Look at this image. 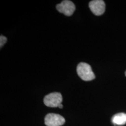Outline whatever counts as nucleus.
Instances as JSON below:
<instances>
[{"label":"nucleus","instance_id":"obj_8","mask_svg":"<svg viewBox=\"0 0 126 126\" xmlns=\"http://www.w3.org/2000/svg\"><path fill=\"white\" fill-rule=\"evenodd\" d=\"M59 108L60 109H62V108H63V105H62V104H60V105H59Z\"/></svg>","mask_w":126,"mask_h":126},{"label":"nucleus","instance_id":"obj_5","mask_svg":"<svg viewBox=\"0 0 126 126\" xmlns=\"http://www.w3.org/2000/svg\"><path fill=\"white\" fill-rule=\"evenodd\" d=\"M89 7L92 13L95 15H101L105 11V3L102 0L91 1Z\"/></svg>","mask_w":126,"mask_h":126},{"label":"nucleus","instance_id":"obj_3","mask_svg":"<svg viewBox=\"0 0 126 126\" xmlns=\"http://www.w3.org/2000/svg\"><path fill=\"white\" fill-rule=\"evenodd\" d=\"M65 122V119L63 116L55 113L47 114L45 118V123L47 126H61Z\"/></svg>","mask_w":126,"mask_h":126},{"label":"nucleus","instance_id":"obj_9","mask_svg":"<svg viewBox=\"0 0 126 126\" xmlns=\"http://www.w3.org/2000/svg\"><path fill=\"white\" fill-rule=\"evenodd\" d=\"M125 75H126V72H125Z\"/></svg>","mask_w":126,"mask_h":126},{"label":"nucleus","instance_id":"obj_1","mask_svg":"<svg viewBox=\"0 0 126 126\" xmlns=\"http://www.w3.org/2000/svg\"><path fill=\"white\" fill-rule=\"evenodd\" d=\"M78 76L85 81H92L95 78V75L93 72L91 65L85 63H81L77 68Z\"/></svg>","mask_w":126,"mask_h":126},{"label":"nucleus","instance_id":"obj_4","mask_svg":"<svg viewBox=\"0 0 126 126\" xmlns=\"http://www.w3.org/2000/svg\"><path fill=\"white\" fill-rule=\"evenodd\" d=\"M56 8L59 12L64 14L68 16H70L74 12L75 6L72 1L65 0L62 1L60 4L57 5Z\"/></svg>","mask_w":126,"mask_h":126},{"label":"nucleus","instance_id":"obj_7","mask_svg":"<svg viewBox=\"0 0 126 126\" xmlns=\"http://www.w3.org/2000/svg\"><path fill=\"white\" fill-rule=\"evenodd\" d=\"M7 37H5V36L2 35L0 36V46H1V47H2L4 45V44L7 42Z\"/></svg>","mask_w":126,"mask_h":126},{"label":"nucleus","instance_id":"obj_6","mask_svg":"<svg viewBox=\"0 0 126 126\" xmlns=\"http://www.w3.org/2000/svg\"><path fill=\"white\" fill-rule=\"evenodd\" d=\"M111 121L116 125H124L126 123V114L124 113H117L113 116Z\"/></svg>","mask_w":126,"mask_h":126},{"label":"nucleus","instance_id":"obj_2","mask_svg":"<svg viewBox=\"0 0 126 126\" xmlns=\"http://www.w3.org/2000/svg\"><path fill=\"white\" fill-rule=\"evenodd\" d=\"M63 97L60 93L53 92L47 94L44 98L43 102L45 105L50 108H57L61 104Z\"/></svg>","mask_w":126,"mask_h":126}]
</instances>
